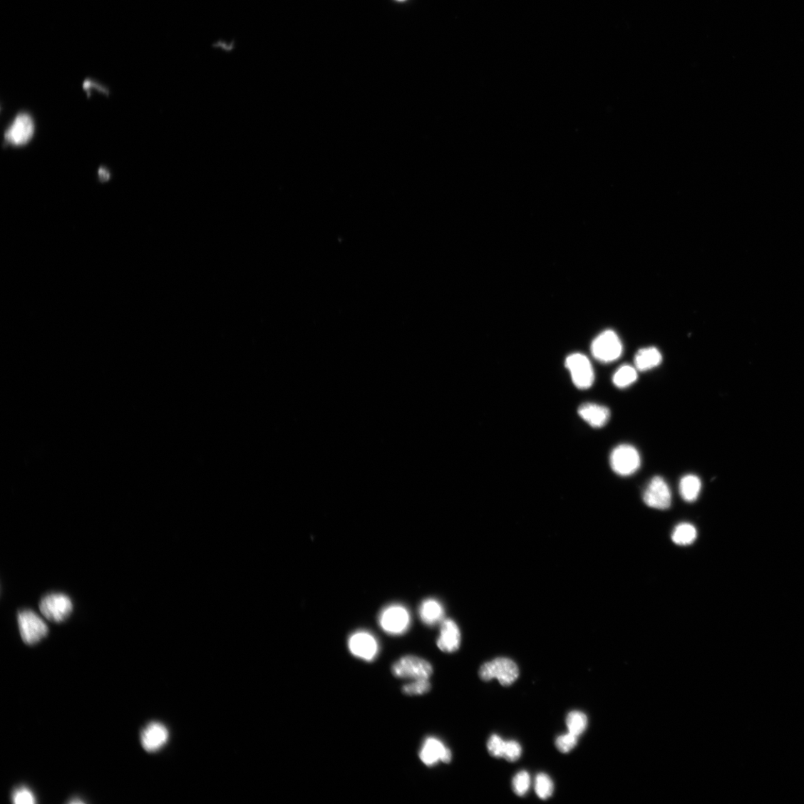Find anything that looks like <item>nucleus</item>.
I'll list each match as a JSON object with an SVG mask.
<instances>
[{"label":"nucleus","instance_id":"obj_1","mask_svg":"<svg viewBox=\"0 0 804 804\" xmlns=\"http://www.w3.org/2000/svg\"><path fill=\"white\" fill-rule=\"evenodd\" d=\"M479 676L485 681L497 679L502 686H510L517 679L519 669L512 660L498 658L483 664L479 670Z\"/></svg>","mask_w":804,"mask_h":804},{"label":"nucleus","instance_id":"obj_2","mask_svg":"<svg viewBox=\"0 0 804 804\" xmlns=\"http://www.w3.org/2000/svg\"><path fill=\"white\" fill-rule=\"evenodd\" d=\"M41 614L49 622L61 623L68 618L73 609L71 599L63 594L53 593L43 597L40 603Z\"/></svg>","mask_w":804,"mask_h":804},{"label":"nucleus","instance_id":"obj_3","mask_svg":"<svg viewBox=\"0 0 804 804\" xmlns=\"http://www.w3.org/2000/svg\"><path fill=\"white\" fill-rule=\"evenodd\" d=\"M610 465L618 475L629 476L639 470L641 457L634 447L627 444L618 445L612 452Z\"/></svg>","mask_w":804,"mask_h":804},{"label":"nucleus","instance_id":"obj_4","mask_svg":"<svg viewBox=\"0 0 804 804\" xmlns=\"http://www.w3.org/2000/svg\"><path fill=\"white\" fill-rule=\"evenodd\" d=\"M18 622L22 640L28 645L39 643L48 633L43 619L31 610L20 612Z\"/></svg>","mask_w":804,"mask_h":804},{"label":"nucleus","instance_id":"obj_5","mask_svg":"<svg viewBox=\"0 0 804 804\" xmlns=\"http://www.w3.org/2000/svg\"><path fill=\"white\" fill-rule=\"evenodd\" d=\"M392 672L398 679H429L433 674V667L421 658L409 656L397 661L392 667Z\"/></svg>","mask_w":804,"mask_h":804},{"label":"nucleus","instance_id":"obj_6","mask_svg":"<svg viewBox=\"0 0 804 804\" xmlns=\"http://www.w3.org/2000/svg\"><path fill=\"white\" fill-rule=\"evenodd\" d=\"M592 351L599 361L610 363L621 357L623 345L614 331L607 330L601 333L593 341Z\"/></svg>","mask_w":804,"mask_h":804},{"label":"nucleus","instance_id":"obj_7","mask_svg":"<svg viewBox=\"0 0 804 804\" xmlns=\"http://www.w3.org/2000/svg\"><path fill=\"white\" fill-rule=\"evenodd\" d=\"M575 386L582 390L589 389L594 382V372L589 359L580 354L569 356L565 362Z\"/></svg>","mask_w":804,"mask_h":804},{"label":"nucleus","instance_id":"obj_8","mask_svg":"<svg viewBox=\"0 0 804 804\" xmlns=\"http://www.w3.org/2000/svg\"><path fill=\"white\" fill-rule=\"evenodd\" d=\"M379 624L388 634L399 635L405 633L410 627L411 617L408 611L401 605L385 608L379 616Z\"/></svg>","mask_w":804,"mask_h":804},{"label":"nucleus","instance_id":"obj_9","mask_svg":"<svg viewBox=\"0 0 804 804\" xmlns=\"http://www.w3.org/2000/svg\"><path fill=\"white\" fill-rule=\"evenodd\" d=\"M643 498L648 507L660 510H667L672 504L671 491L666 482L659 476L651 480Z\"/></svg>","mask_w":804,"mask_h":804},{"label":"nucleus","instance_id":"obj_10","mask_svg":"<svg viewBox=\"0 0 804 804\" xmlns=\"http://www.w3.org/2000/svg\"><path fill=\"white\" fill-rule=\"evenodd\" d=\"M348 647L354 656L366 661H373L379 651L378 643L370 632L359 631L349 636Z\"/></svg>","mask_w":804,"mask_h":804},{"label":"nucleus","instance_id":"obj_11","mask_svg":"<svg viewBox=\"0 0 804 804\" xmlns=\"http://www.w3.org/2000/svg\"><path fill=\"white\" fill-rule=\"evenodd\" d=\"M35 133V123L30 115L22 113L16 115L11 126L6 130L5 138L13 145L21 146L27 144Z\"/></svg>","mask_w":804,"mask_h":804},{"label":"nucleus","instance_id":"obj_12","mask_svg":"<svg viewBox=\"0 0 804 804\" xmlns=\"http://www.w3.org/2000/svg\"><path fill=\"white\" fill-rule=\"evenodd\" d=\"M420 758L425 765L433 766L440 761L449 763L452 753L441 741L435 737H428L422 746Z\"/></svg>","mask_w":804,"mask_h":804},{"label":"nucleus","instance_id":"obj_13","mask_svg":"<svg viewBox=\"0 0 804 804\" xmlns=\"http://www.w3.org/2000/svg\"><path fill=\"white\" fill-rule=\"evenodd\" d=\"M169 739V731L160 723H152L146 726L141 734V743L148 752L160 750Z\"/></svg>","mask_w":804,"mask_h":804},{"label":"nucleus","instance_id":"obj_14","mask_svg":"<svg viewBox=\"0 0 804 804\" xmlns=\"http://www.w3.org/2000/svg\"><path fill=\"white\" fill-rule=\"evenodd\" d=\"M461 634L456 623L447 619L442 622L438 646L444 652L457 651L460 645Z\"/></svg>","mask_w":804,"mask_h":804},{"label":"nucleus","instance_id":"obj_15","mask_svg":"<svg viewBox=\"0 0 804 804\" xmlns=\"http://www.w3.org/2000/svg\"><path fill=\"white\" fill-rule=\"evenodd\" d=\"M578 413L584 421L595 428L606 426L610 418L609 408L594 403L582 405Z\"/></svg>","mask_w":804,"mask_h":804},{"label":"nucleus","instance_id":"obj_16","mask_svg":"<svg viewBox=\"0 0 804 804\" xmlns=\"http://www.w3.org/2000/svg\"><path fill=\"white\" fill-rule=\"evenodd\" d=\"M662 356L660 351L656 347H648L640 349L634 357V365L639 371L651 370L661 364Z\"/></svg>","mask_w":804,"mask_h":804},{"label":"nucleus","instance_id":"obj_17","mask_svg":"<svg viewBox=\"0 0 804 804\" xmlns=\"http://www.w3.org/2000/svg\"><path fill=\"white\" fill-rule=\"evenodd\" d=\"M420 615L424 624L433 626L443 621L444 609L438 600L428 599L420 607Z\"/></svg>","mask_w":804,"mask_h":804},{"label":"nucleus","instance_id":"obj_18","mask_svg":"<svg viewBox=\"0 0 804 804\" xmlns=\"http://www.w3.org/2000/svg\"><path fill=\"white\" fill-rule=\"evenodd\" d=\"M701 490V480L696 475H689L681 478L679 492L681 498L686 502L697 500Z\"/></svg>","mask_w":804,"mask_h":804},{"label":"nucleus","instance_id":"obj_19","mask_svg":"<svg viewBox=\"0 0 804 804\" xmlns=\"http://www.w3.org/2000/svg\"><path fill=\"white\" fill-rule=\"evenodd\" d=\"M697 538L696 527L689 523L679 525L672 534L673 542L679 546H688L693 544Z\"/></svg>","mask_w":804,"mask_h":804},{"label":"nucleus","instance_id":"obj_20","mask_svg":"<svg viewBox=\"0 0 804 804\" xmlns=\"http://www.w3.org/2000/svg\"><path fill=\"white\" fill-rule=\"evenodd\" d=\"M638 379L636 368L630 365H624L618 368L613 376V383L619 388H626Z\"/></svg>","mask_w":804,"mask_h":804},{"label":"nucleus","instance_id":"obj_21","mask_svg":"<svg viewBox=\"0 0 804 804\" xmlns=\"http://www.w3.org/2000/svg\"><path fill=\"white\" fill-rule=\"evenodd\" d=\"M566 725L568 732L577 736L584 733L588 726V718L580 711H574L569 713L566 718Z\"/></svg>","mask_w":804,"mask_h":804},{"label":"nucleus","instance_id":"obj_22","mask_svg":"<svg viewBox=\"0 0 804 804\" xmlns=\"http://www.w3.org/2000/svg\"><path fill=\"white\" fill-rule=\"evenodd\" d=\"M535 790L540 799L546 800L550 798L555 791V784L552 779L545 773H540L535 778Z\"/></svg>","mask_w":804,"mask_h":804},{"label":"nucleus","instance_id":"obj_23","mask_svg":"<svg viewBox=\"0 0 804 804\" xmlns=\"http://www.w3.org/2000/svg\"><path fill=\"white\" fill-rule=\"evenodd\" d=\"M531 785V779L528 773L525 770L518 773L515 775L512 780V789L514 793L518 796L525 795L530 790Z\"/></svg>","mask_w":804,"mask_h":804},{"label":"nucleus","instance_id":"obj_24","mask_svg":"<svg viewBox=\"0 0 804 804\" xmlns=\"http://www.w3.org/2000/svg\"><path fill=\"white\" fill-rule=\"evenodd\" d=\"M431 683L428 679L413 680L402 689V691L408 696H420L428 693L431 690Z\"/></svg>","mask_w":804,"mask_h":804},{"label":"nucleus","instance_id":"obj_25","mask_svg":"<svg viewBox=\"0 0 804 804\" xmlns=\"http://www.w3.org/2000/svg\"><path fill=\"white\" fill-rule=\"evenodd\" d=\"M577 742L578 736L568 732L557 737L556 747L560 752L566 753L572 751L576 747Z\"/></svg>","mask_w":804,"mask_h":804},{"label":"nucleus","instance_id":"obj_26","mask_svg":"<svg viewBox=\"0 0 804 804\" xmlns=\"http://www.w3.org/2000/svg\"><path fill=\"white\" fill-rule=\"evenodd\" d=\"M506 742L507 741L502 740L498 735L493 734L491 736L488 743V748L490 756L497 758H502V756H504Z\"/></svg>","mask_w":804,"mask_h":804},{"label":"nucleus","instance_id":"obj_27","mask_svg":"<svg viewBox=\"0 0 804 804\" xmlns=\"http://www.w3.org/2000/svg\"><path fill=\"white\" fill-rule=\"evenodd\" d=\"M12 801L16 804H33L36 803V799L35 795L27 787L21 786L14 792Z\"/></svg>","mask_w":804,"mask_h":804},{"label":"nucleus","instance_id":"obj_28","mask_svg":"<svg viewBox=\"0 0 804 804\" xmlns=\"http://www.w3.org/2000/svg\"><path fill=\"white\" fill-rule=\"evenodd\" d=\"M522 753V746L514 741H507L504 753V758L509 762H515L520 758Z\"/></svg>","mask_w":804,"mask_h":804},{"label":"nucleus","instance_id":"obj_29","mask_svg":"<svg viewBox=\"0 0 804 804\" xmlns=\"http://www.w3.org/2000/svg\"><path fill=\"white\" fill-rule=\"evenodd\" d=\"M98 175L100 176V178L102 179V180H107L110 177L109 172H108V170L103 169V168H102V169L99 170Z\"/></svg>","mask_w":804,"mask_h":804}]
</instances>
